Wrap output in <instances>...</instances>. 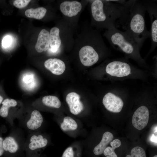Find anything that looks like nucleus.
<instances>
[{
    "label": "nucleus",
    "mask_w": 157,
    "mask_h": 157,
    "mask_svg": "<svg viewBox=\"0 0 157 157\" xmlns=\"http://www.w3.org/2000/svg\"><path fill=\"white\" fill-rule=\"evenodd\" d=\"M73 47L78 49L81 63H97L100 58L99 52L108 49L99 31L88 23L83 25L74 38Z\"/></svg>",
    "instance_id": "1"
},
{
    "label": "nucleus",
    "mask_w": 157,
    "mask_h": 157,
    "mask_svg": "<svg viewBox=\"0 0 157 157\" xmlns=\"http://www.w3.org/2000/svg\"><path fill=\"white\" fill-rule=\"evenodd\" d=\"M124 5V11L119 22L125 31L141 47L150 36L146 26L144 5L143 1L138 0L126 1Z\"/></svg>",
    "instance_id": "2"
},
{
    "label": "nucleus",
    "mask_w": 157,
    "mask_h": 157,
    "mask_svg": "<svg viewBox=\"0 0 157 157\" xmlns=\"http://www.w3.org/2000/svg\"><path fill=\"white\" fill-rule=\"evenodd\" d=\"M122 1H89L91 26L97 30H107L115 27L116 21L121 18L124 11L125 3H121Z\"/></svg>",
    "instance_id": "3"
},
{
    "label": "nucleus",
    "mask_w": 157,
    "mask_h": 157,
    "mask_svg": "<svg viewBox=\"0 0 157 157\" xmlns=\"http://www.w3.org/2000/svg\"><path fill=\"white\" fill-rule=\"evenodd\" d=\"M104 35L111 46L130 56L138 54L141 47L126 32L120 31L116 27L106 30Z\"/></svg>",
    "instance_id": "4"
},
{
    "label": "nucleus",
    "mask_w": 157,
    "mask_h": 157,
    "mask_svg": "<svg viewBox=\"0 0 157 157\" xmlns=\"http://www.w3.org/2000/svg\"><path fill=\"white\" fill-rule=\"evenodd\" d=\"M60 26L54 27L50 30L49 44L50 51L58 52L65 47L73 48L74 42V36L76 30L69 26L63 19Z\"/></svg>",
    "instance_id": "5"
},
{
    "label": "nucleus",
    "mask_w": 157,
    "mask_h": 157,
    "mask_svg": "<svg viewBox=\"0 0 157 157\" xmlns=\"http://www.w3.org/2000/svg\"><path fill=\"white\" fill-rule=\"evenodd\" d=\"M89 1H79L65 0L62 1L59 8L62 19L71 27L77 29L79 16Z\"/></svg>",
    "instance_id": "6"
},
{
    "label": "nucleus",
    "mask_w": 157,
    "mask_h": 157,
    "mask_svg": "<svg viewBox=\"0 0 157 157\" xmlns=\"http://www.w3.org/2000/svg\"><path fill=\"white\" fill-rule=\"evenodd\" d=\"M146 11L150 18L151 29L150 37L151 40V50H154L157 46V6L154 1L143 2Z\"/></svg>",
    "instance_id": "7"
},
{
    "label": "nucleus",
    "mask_w": 157,
    "mask_h": 157,
    "mask_svg": "<svg viewBox=\"0 0 157 157\" xmlns=\"http://www.w3.org/2000/svg\"><path fill=\"white\" fill-rule=\"evenodd\" d=\"M106 71L110 75L118 77L127 76L131 73V67L127 63L119 60H114L108 64Z\"/></svg>",
    "instance_id": "8"
},
{
    "label": "nucleus",
    "mask_w": 157,
    "mask_h": 157,
    "mask_svg": "<svg viewBox=\"0 0 157 157\" xmlns=\"http://www.w3.org/2000/svg\"><path fill=\"white\" fill-rule=\"evenodd\" d=\"M149 110L146 106H142L134 112L132 118L133 126L138 130L144 129L147 125L149 118Z\"/></svg>",
    "instance_id": "9"
},
{
    "label": "nucleus",
    "mask_w": 157,
    "mask_h": 157,
    "mask_svg": "<svg viewBox=\"0 0 157 157\" xmlns=\"http://www.w3.org/2000/svg\"><path fill=\"white\" fill-rule=\"evenodd\" d=\"M102 102L108 110L114 113L121 111L124 105L122 99L111 92L108 93L104 96Z\"/></svg>",
    "instance_id": "10"
},
{
    "label": "nucleus",
    "mask_w": 157,
    "mask_h": 157,
    "mask_svg": "<svg viewBox=\"0 0 157 157\" xmlns=\"http://www.w3.org/2000/svg\"><path fill=\"white\" fill-rule=\"evenodd\" d=\"M70 112L73 114L77 115L83 109V106L80 101V96L75 92H71L67 94L66 98Z\"/></svg>",
    "instance_id": "11"
},
{
    "label": "nucleus",
    "mask_w": 157,
    "mask_h": 157,
    "mask_svg": "<svg viewBox=\"0 0 157 157\" xmlns=\"http://www.w3.org/2000/svg\"><path fill=\"white\" fill-rule=\"evenodd\" d=\"M44 65L46 68L52 74L56 75L63 74L66 68L65 63L57 58L48 59L45 61Z\"/></svg>",
    "instance_id": "12"
},
{
    "label": "nucleus",
    "mask_w": 157,
    "mask_h": 157,
    "mask_svg": "<svg viewBox=\"0 0 157 157\" xmlns=\"http://www.w3.org/2000/svg\"><path fill=\"white\" fill-rule=\"evenodd\" d=\"M49 31L45 29H42L40 32L35 47L38 52L45 51L49 49Z\"/></svg>",
    "instance_id": "13"
},
{
    "label": "nucleus",
    "mask_w": 157,
    "mask_h": 157,
    "mask_svg": "<svg viewBox=\"0 0 157 157\" xmlns=\"http://www.w3.org/2000/svg\"><path fill=\"white\" fill-rule=\"evenodd\" d=\"M43 122V117L37 110H34L31 113L30 119L26 123L27 128L29 130L37 129L41 126Z\"/></svg>",
    "instance_id": "14"
},
{
    "label": "nucleus",
    "mask_w": 157,
    "mask_h": 157,
    "mask_svg": "<svg viewBox=\"0 0 157 157\" xmlns=\"http://www.w3.org/2000/svg\"><path fill=\"white\" fill-rule=\"evenodd\" d=\"M113 138V135L111 133L108 131L105 132L100 143L94 148L93 151L94 154L96 155H99L103 154L107 145Z\"/></svg>",
    "instance_id": "15"
},
{
    "label": "nucleus",
    "mask_w": 157,
    "mask_h": 157,
    "mask_svg": "<svg viewBox=\"0 0 157 157\" xmlns=\"http://www.w3.org/2000/svg\"><path fill=\"white\" fill-rule=\"evenodd\" d=\"M48 142L47 140L41 135H34L30 138L28 147L32 151L45 147Z\"/></svg>",
    "instance_id": "16"
},
{
    "label": "nucleus",
    "mask_w": 157,
    "mask_h": 157,
    "mask_svg": "<svg viewBox=\"0 0 157 157\" xmlns=\"http://www.w3.org/2000/svg\"><path fill=\"white\" fill-rule=\"evenodd\" d=\"M3 145L4 151L10 153H16L19 147L16 140L11 136H8L3 139Z\"/></svg>",
    "instance_id": "17"
},
{
    "label": "nucleus",
    "mask_w": 157,
    "mask_h": 157,
    "mask_svg": "<svg viewBox=\"0 0 157 157\" xmlns=\"http://www.w3.org/2000/svg\"><path fill=\"white\" fill-rule=\"evenodd\" d=\"M17 101L13 99L6 98L2 101L0 108V116L3 118H7L9 115V110L11 107H15L17 105Z\"/></svg>",
    "instance_id": "18"
},
{
    "label": "nucleus",
    "mask_w": 157,
    "mask_h": 157,
    "mask_svg": "<svg viewBox=\"0 0 157 157\" xmlns=\"http://www.w3.org/2000/svg\"><path fill=\"white\" fill-rule=\"evenodd\" d=\"M47 12L46 8L40 7L36 8H31L27 10L25 12V15L30 18H33L38 19L43 18Z\"/></svg>",
    "instance_id": "19"
},
{
    "label": "nucleus",
    "mask_w": 157,
    "mask_h": 157,
    "mask_svg": "<svg viewBox=\"0 0 157 157\" xmlns=\"http://www.w3.org/2000/svg\"><path fill=\"white\" fill-rule=\"evenodd\" d=\"M120 140L115 139L110 143L112 147H107L104 150L103 154L106 157H118L115 151V149L119 147L121 145Z\"/></svg>",
    "instance_id": "20"
},
{
    "label": "nucleus",
    "mask_w": 157,
    "mask_h": 157,
    "mask_svg": "<svg viewBox=\"0 0 157 157\" xmlns=\"http://www.w3.org/2000/svg\"><path fill=\"white\" fill-rule=\"evenodd\" d=\"M43 104L48 107L59 108L61 106V102L56 97L52 95L44 97L42 99Z\"/></svg>",
    "instance_id": "21"
},
{
    "label": "nucleus",
    "mask_w": 157,
    "mask_h": 157,
    "mask_svg": "<svg viewBox=\"0 0 157 157\" xmlns=\"http://www.w3.org/2000/svg\"><path fill=\"white\" fill-rule=\"evenodd\" d=\"M78 125L76 122L72 118L69 116L65 117L63 122L60 125V127L63 131L74 130L76 129Z\"/></svg>",
    "instance_id": "22"
},
{
    "label": "nucleus",
    "mask_w": 157,
    "mask_h": 157,
    "mask_svg": "<svg viewBox=\"0 0 157 157\" xmlns=\"http://www.w3.org/2000/svg\"><path fill=\"white\" fill-rule=\"evenodd\" d=\"M125 157H147L144 150L142 147L136 146L131 150L130 154L127 155Z\"/></svg>",
    "instance_id": "23"
},
{
    "label": "nucleus",
    "mask_w": 157,
    "mask_h": 157,
    "mask_svg": "<svg viewBox=\"0 0 157 157\" xmlns=\"http://www.w3.org/2000/svg\"><path fill=\"white\" fill-rule=\"evenodd\" d=\"M31 1L29 0H16L13 2V5L19 8H22L26 6Z\"/></svg>",
    "instance_id": "24"
},
{
    "label": "nucleus",
    "mask_w": 157,
    "mask_h": 157,
    "mask_svg": "<svg viewBox=\"0 0 157 157\" xmlns=\"http://www.w3.org/2000/svg\"><path fill=\"white\" fill-rule=\"evenodd\" d=\"M62 157H74L72 148L69 147L67 148L64 151Z\"/></svg>",
    "instance_id": "25"
},
{
    "label": "nucleus",
    "mask_w": 157,
    "mask_h": 157,
    "mask_svg": "<svg viewBox=\"0 0 157 157\" xmlns=\"http://www.w3.org/2000/svg\"><path fill=\"white\" fill-rule=\"evenodd\" d=\"M12 42V39L9 36H5L3 39L2 41V45L3 46L5 47H9Z\"/></svg>",
    "instance_id": "26"
},
{
    "label": "nucleus",
    "mask_w": 157,
    "mask_h": 157,
    "mask_svg": "<svg viewBox=\"0 0 157 157\" xmlns=\"http://www.w3.org/2000/svg\"><path fill=\"white\" fill-rule=\"evenodd\" d=\"M3 138L0 135V157L2 156L5 152L3 145Z\"/></svg>",
    "instance_id": "27"
},
{
    "label": "nucleus",
    "mask_w": 157,
    "mask_h": 157,
    "mask_svg": "<svg viewBox=\"0 0 157 157\" xmlns=\"http://www.w3.org/2000/svg\"><path fill=\"white\" fill-rule=\"evenodd\" d=\"M151 140L153 142H155L157 143V136H155L153 135L151 138Z\"/></svg>",
    "instance_id": "28"
},
{
    "label": "nucleus",
    "mask_w": 157,
    "mask_h": 157,
    "mask_svg": "<svg viewBox=\"0 0 157 157\" xmlns=\"http://www.w3.org/2000/svg\"><path fill=\"white\" fill-rule=\"evenodd\" d=\"M4 99L3 97L1 94H0V105L1 104L2 101Z\"/></svg>",
    "instance_id": "29"
},
{
    "label": "nucleus",
    "mask_w": 157,
    "mask_h": 157,
    "mask_svg": "<svg viewBox=\"0 0 157 157\" xmlns=\"http://www.w3.org/2000/svg\"><path fill=\"white\" fill-rule=\"evenodd\" d=\"M153 157H157V155H155V156H154Z\"/></svg>",
    "instance_id": "30"
}]
</instances>
